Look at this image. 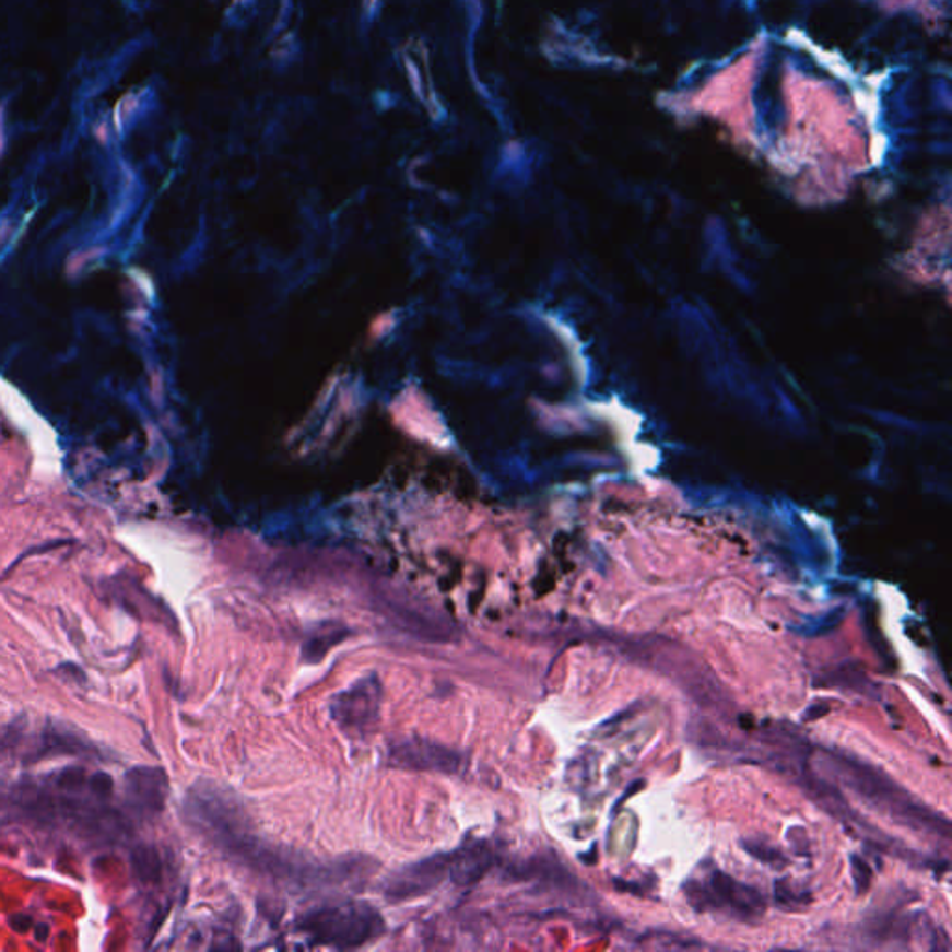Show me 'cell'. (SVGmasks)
<instances>
[{
	"mask_svg": "<svg viewBox=\"0 0 952 952\" xmlns=\"http://www.w3.org/2000/svg\"><path fill=\"white\" fill-rule=\"evenodd\" d=\"M305 936L322 945L354 949L380 938L384 917L365 903H343L313 909L299 919Z\"/></svg>",
	"mask_w": 952,
	"mask_h": 952,
	"instance_id": "1",
	"label": "cell"
},
{
	"mask_svg": "<svg viewBox=\"0 0 952 952\" xmlns=\"http://www.w3.org/2000/svg\"><path fill=\"white\" fill-rule=\"evenodd\" d=\"M330 713L337 728L350 737H365L371 733L380 720V679L374 673L357 679L346 691L333 696Z\"/></svg>",
	"mask_w": 952,
	"mask_h": 952,
	"instance_id": "2",
	"label": "cell"
},
{
	"mask_svg": "<svg viewBox=\"0 0 952 952\" xmlns=\"http://www.w3.org/2000/svg\"><path fill=\"white\" fill-rule=\"evenodd\" d=\"M448 874V854H437L402 867L387 878L384 895L391 903H404L436 890Z\"/></svg>",
	"mask_w": 952,
	"mask_h": 952,
	"instance_id": "3",
	"label": "cell"
},
{
	"mask_svg": "<svg viewBox=\"0 0 952 952\" xmlns=\"http://www.w3.org/2000/svg\"><path fill=\"white\" fill-rule=\"evenodd\" d=\"M389 763L404 771L455 774L461 768L463 755L455 748L445 744H437L426 739H408L392 744L389 750Z\"/></svg>",
	"mask_w": 952,
	"mask_h": 952,
	"instance_id": "4",
	"label": "cell"
},
{
	"mask_svg": "<svg viewBox=\"0 0 952 952\" xmlns=\"http://www.w3.org/2000/svg\"><path fill=\"white\" fill-rule=\"evenodd\" d=\"M127 803L140 816H155L164 810L168 797V776L163 768L137 766L125 776Z\"/></svg>",
	"mask_w": 952,
	"mask_h": 952,
	"instance_id": "5",
	"label": "cell"
},
{
	"mask_svg": "<svg viewBox=\"0 0 952 952\" xmlns=\"http://www.w3.org/2000/svg\"><path fill=\"white\" fill-rule=\"evenodd\" d=\"M492 848L484 841L467 843L466 847L448 854V874L458 885H473L492 869Z\"/></svg>",
	"mask_w": 952,
	"mask_h": 952,
	"instance_id": "6",
	"label": "cell"
},
{
	"mask_svg": "<svg viewBox=\"0 0 952 952\" xmlns=\"http://www.w3.org/2000/svg\"><path fill=\"white\" fill-rule=\"evenodd\" d=\"M94 752V748L90 747L81 734L71 731V729H63L62 726H52V728L44 729L34 739L31 752L25 753V761L31 763V761L44 760L49 755H90Z\"/></svg>",
	"mask_w": 952,
	"mask_h": 952,
	"instance_id": "7",
	"label": "cell"
},
{
	"mask_svg": "<svg viewBox=\"0 0 952 952\" xmlns=\"http://www.w3.org/2000/svg\"><path fill=\"white\" fill-rule=\"evenodd\" d=\"M344 636H349V628L333 625V623L320 625L305 642L304 659L307 662H318V660L325 659L326 654L343 640Z\"/></svg>",
	"mask_w": 952,
	"mask_h": 952,
	"instance_id": "8",
	"label": "cell"
},
{
	"mask_svg": "<svg viewBox=\"0 0 952 952\" xmlns=\"http://www.w3.org/2000/svg\"><path fill=\"white\" fill-rule=\"evenodd\" d=\"M132 866L140 882H151L161 874V858L156 856L153 848H138L137 853L132 854Z\"/></svg>",
	"mask_w": 952,
	"mask_h": 952,
	"instance_id": "9",
	"label": "cell"
}]
</instances>
